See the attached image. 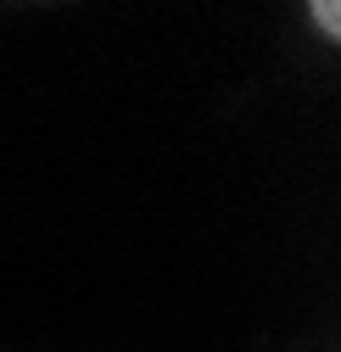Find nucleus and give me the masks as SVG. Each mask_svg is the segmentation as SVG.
Instances as JSON below:
<instances>
[{
    "instance_id": "nucleus-1",
    "label": "nucleus",
    "mask_w": 341,
    "mask_h": 352,
    "mask_svg": "<svg viewBox=\"0 0 341 352\" xmlns=\"http://www.w3.org/2000/svg\"><path fill=\"white\" fill-rule=\"evenodd\" d=\"M314 23L336 39V34H341V6H336V0H319V6H314Z\"/></svg>"
}]
</instances>
